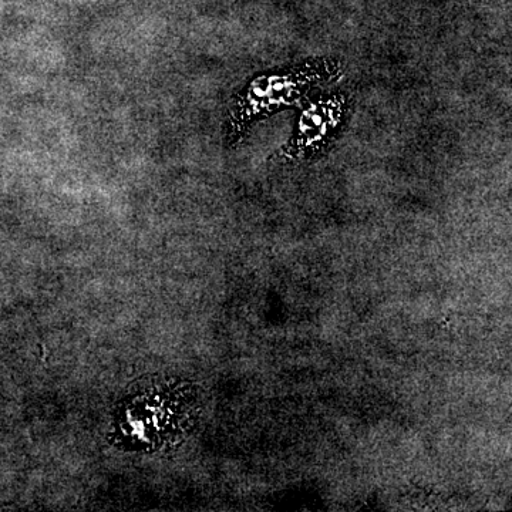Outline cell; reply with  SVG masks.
<instances>
[{
    "label": "cell",
    "mask_w": 512,
    "mask_h": 512,
    "mask_svg": "<svg viewBox=\"0 0 512 512\" xmlns=\"http://www.w3.org/2000/svg\"><path fill=\"white\" fill-rule=\"evenodd\" d=\"M329 72H323V67H305L301 70H293L282 76L265 79L266 84H254L249 89L244 107H241L242 120L249 119L252 114L262 110L275 109L284 104L292 103L301 96V93L311 87L312 82L322 80Z\"/></svg>",
    "instance_id": "1"
},
{
    "label": "cell",
    "mask_w": 512,
    "mask_h": 512,
    "mask_svg": "<svg viewBox=\"0 0 512 512\" xmlns=\"http://www.w3.org/2000/svg\"><path fill=\"white\" fill-rule=\"evenodd\" d=\"M342 106V101L329 99L305 111L299 126L298 138H296V143L301 150L322 143L323 138L338 126Z\"/></svg>",
    "instance_id": "2"
}]
</instances>
